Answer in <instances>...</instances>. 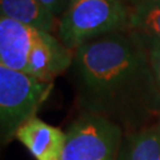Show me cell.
<instances>
[{
  "label": "cell",
  "mask_w": 160,
  "mask_h": 160,
  "mask_svg": "<svg viewBox=\"0 0 160 160\" xmlns=\"http://www.w3.org/2000/svg\"><path fill=\"white\" fill-rule=\"evenodd\" d=\"M74 51L51 32L0 14V65L53 82L71 67Z\"/></svg>",
  "instance_id": "obj_2"
},
{
  "label": "cell",
  "mask_w": 160,
  "mask_h": 160,
  "mask_svg": "<svg viewBox=\"0 0 160 160\" xmlns=\"http://www.w3.org/2000/svg\"><path fill=\"white\" fill-rule=\"evenodd\" d=\"M123 160H160V127H146L127 139Z\"/></svg>",
  "instance_id": "obj_9"
},
{
  "label": "cell",
  "mask_w": 160,
  "mask_h": 160,
  "mask_svg": "<svg viewBox=\"0 0 160 160\" xmlns=\"http://www.w3.org/2000/svg\"><path fill=\"white\" fill-rule=\"evenodd\" d=\"M147 51H148L149 62H151V67H152V72L154 76L155 84H157V88L160 94V48L149 49Z\"/></svg>",
  "instance_id": "obj_10"
},
{
  "label": "cell",
  "mask_w": 160,
  "mask_h": 160,
  "mask_svg": "<svg viewBox=\"0 0 160 160\" xmlns=\"http://www.w3.org/2000/svg\"><path fill=\"white\" fill-rule=\"evenodd\" d=\"M62 160H115L121 128L102 115L87 112L68 128Z\"/></svg>",
  "instance_id": "obj_5"
},
{
  "label": "cell",
  "mask_w": 160,
  "mask_h": 160,
  "mask_svg": "<svg viewBox=\"0 0 160 160\" xmlns=\"http://www.w3.org/2000/svg\"><path fill=\"white\" fill-rule=\"evenodd\" d=\"M126 29L127 11L122 0H69L57 33L59 40L74 51L94 38Z\"/></svg>",
  "instance_id": "obj_3"
},
{
  "label": "cell",
  "mask_w": 160,
  "mask_h": 160,
  "mask_svg": "<svg viewBox=\"0 0 160 160\" xmlns=\"http://www.w3.org/2000/svg\"><path fill=\"white\" fill-rule=\"evenodd\" d=\"M0 13L16 22L51 33L58 26L57 18L40 0H0Z\"/></svg>",
  "instance_id": "obj_8"
},
{
  "label": "cell",
  "mask_w": 160,
  "mask_h": 160,
  "mask_svg": "<svg viewBox=\"0 0 160 160\" xmlns=\"http://www.w3.org/2000/svg\"><path fill=\"white\" fill-rule=\"evenodd\" d=\"M158 125H159V127H160V119H159V123H158Z\"/></svg>",
  "instance_id": "obj_12"
},
{
  "label": "cell",
  "mask_w": 160,
  "mask_h": 160,
  "mask_svg": "<svg viewBox=\"0 0 160 160\" xmlns=\"http://www.w3.org/2000/svg\"><path fill=\"white\" fill-rule=\"evenodd\" d=\"M70 68L89 113L138 126L160 109L148 51L127 31L84 43L74 50Z\"/></svg>",
  "instance_id": "obj_1"
},
{
  "label": "cell",
  "mask_w": 160,
  "mask_h": 160,
  "mask_svg": "<svg viewBox=\"0 0 160 160\" xmlns=\"http://www.w3.org/2000/svg\"><path fill=\"white\" fill-rule=\"evenodd\" d=\"M52 89L53 82L0 65V127L4 142L14 138L18 128L36 116Z\"/></svg>",
  "instance_id": "obj_4"
},
{
  "label": "cell",
  "mask_w": 160,
  "mask_h": 160,
  "mask_svg": "<svg viewBox=\"0 0 160 160\" xmlns=\"http://www.w3.org/2000/svg\"><path fill=\"white\" fill-rule=\"evenodd\" d=\"M40 2L45 6L55 17L61 18L68 7L69 0H40Z\"/></svg>",
  "instance_id": "obj_11"
},
{
  "label": "cell",
  "mask_w": 160,
  "mask_h": 160,
  "mask_svg": "<svg viewBox=\"0 0 160 160\" xmlns=\"http://www.w3.org/2000/svg\"><path fill=\"white\" fill-rule=\"evenodd\" d=\"M122 1L127 11V32L147 50L160 48V0Z\"/></svg>",
  "instance_id": "obj_7"
},
{
  "label": "cell",
  "mask_w": 160,
  "mask_h": 160,
  "mask_svg": "<svg viewBox=\"0 0 160 160\" xmlns=\"http://www.w3.org/2000/svg\"><path fill=\"white\" fill-rule=\"evenodd\" d=\"M14 138L36 160H62L67 133L37 116L19 127Z\"/></svg>",
  "instance_id": "obj_6"
}]
</instances>
